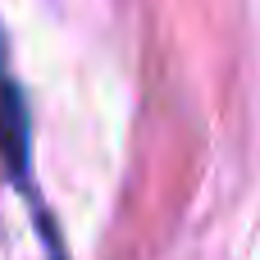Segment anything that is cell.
I'll use <instances>...</instances> for the list:
<instances>
[{
    "label": "cell",
    "mask_w": 260,
    "mask_h": 260,
    "mask_svg": "<svg viewBox=\"0 0 260 260\" xmlns=\"http://www.w3.org/2000/svg\"><path fill=\"white\" fill-rule=\"evenodd\" d=\"M0 160L14 174V183H27L32 169V123H27V101L14 78L5 37H0Z\"/></svg>",
    "instance_id": "6da1fadb"
}]
</instances>
